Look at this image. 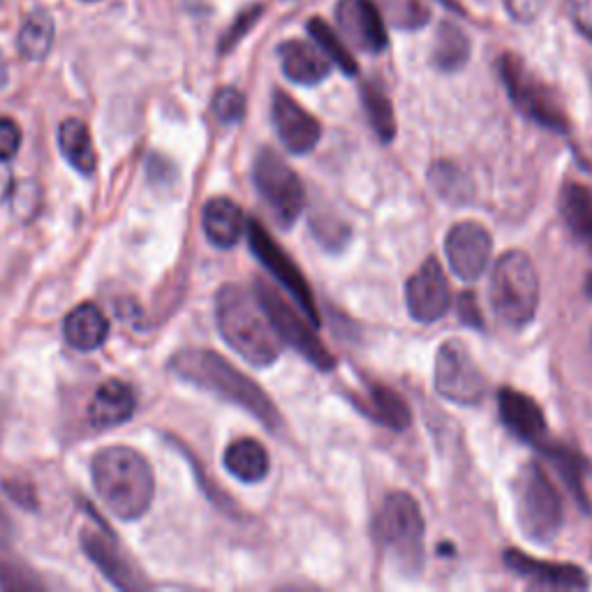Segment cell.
<instances>
[{
	"label": "cell",
	"instance_id": "cell-36",
	"mask_svg": "<svg viewBox=\"0 0 592 592\" xmlns=\"http://www.w3.org/2000/svg\"><path fill=\"white\" fill-rule=\"evenodd\" d=\"M21 130L12 119H0V163H8L19 153Z\"/></svg>",
	"mask_w": 592,
	"mask_h": 592
},
{
	"label": "cell",
	"instance_id": "cell-10",
	"mask_svg": "<svg viewBox=\"0 0 592 592\" xmlns=\"http://www.w3.org/2000/svg\"><path fill=\"white\" fill-rule=\"evenodd\" d=\"M432 382H436V392L442 398L468 407L482 403L489 390L480 363L472 359L468 346L459 338H449L440 346Z\"/></svg>",
	"mask_w": 592,
	"mask_h": 592
},
{
	"label": "cell",
	"instance_id": "cell-13",
	"mask_svg": "<svg viewBox=\"0 0 592 592\" xmlns=\"http://www.w3.org/2000/svg\"><path fill=\"white\" fill-rule=\"evenodd\" d=\"M405 302L413 320L421 325L438 322L449 313L451 292L445 268L436 257H428L415 276L407 281Z\"/></svg>",
	"mask_w": 592,
	"mask_h": 592
},
{
	"label": "cell",
	"instance_id": "cell-30",
	"mask_svg": "<svg viewBox=\"0 0 592 592\" xmlns=\"http://www.w3.org/2000/svg\"><path fill=\"white\" fill-rule=\"evenodd\" d=\"M470 58V40L468 35L453 24H445L438 31L436 44H432V56L430 63L442 73H457L461 67H465Z\"/></svg>",
	"mask_w": 592,
	"mask_h": 592
},
{
	"label": "cell",
	"instance_id": "cell-14",
	"mask_svg": "<svg viewBox=\"0 0 592 592\" xmlns=\"http://www.w3.org/2000/svg\"><path fill=\"white\" fill-rule=\"evenodd\" d=\"M271 121L273 128H276L281 144L294 155L310 153L322 140L320 121H317L313 113L304 109L294 98L283 94V90L273 94Z\"/></svg>",
	"mask_w": 592,
	"mask_h": 592
},
{
	"label": "cell",
	"instance_id": "cell-25",
	"mask_svg": "<svg viewBox=\"0 0 592 592\" xmlns=\"http://www.w3.org/2000/svg\"><path fill=\"white\" fill-rule=\"evenodd\" d=\"M222 463L232 476H237L243 484H260L266 480V474L271 470L268 453L262 447V442L253 438H241L234 440L230 447L224 449Z\"/></svg>",
	"mask_w": 592,
	"mask_h": 592
},
{
	"label": "cell",
	"instance_id": "cell-20",
	"mask_svg": "<svg viewBox=\"0 0 592 592\" xmlns=\"http://www.w3.org/2000/svg\"><path fill=\"white\" fill-rule=\"evenodd\" d=\"M283 75L299 84V86H315L329 77L331 61L320 52V47H313L310 42L304 40H287L278 47Z\"/></svg>",
	"mask_w": 592,
	"mask_h": 592
},
{
	"label": "cell",
	"instance_id": "cell-8",
	"mask_svg": "<svg viewBox=\"0 0 592 592\" xmlns=\"http://www.w3.org/2000/svg\"><path fill=\"white\" fill-rule=\"evenodd\" d=\"M255 296L260 306L264 308L271 327L276 329L278 338L283 340V346L287 343L289 348H294L302 357H306L315 369L320 371H333L336 359L333 354L327 350V346L317 336V327L304 317L302 313H296L294 306H289L283 294L268 285L266 281H255Z\"/></svg>",
	"mask_w": 592,
	"mask_h": 592
},
{
	"label": "cell",
	"instance_id": "cell-5",
	"mask_svg": "<svg viewBox=\"0 0 592 592\" xmlns=\"http://www.w3.org/2000/svg\"><path fill=\"white\" fill-rule=\"evenodd\" d=\"M491 306L500 322L512 329L528 327L539 308V273L523 250H509L491 271Z\"/></svg>",
	"mask_w": 592,
	"mask_h": 592
},
{
	"label": "cell",
	"instance_id": "cell-31",
	"mask_svg": "<svg viewBox=\"0 0 592 592\" xmlns=\"http://www.w3.org/2000/svg\"><path fill=\"white\" fill-rule=\"evenodd\" d=\"M361 102L375 134L384 144H390L396 136V117L390 96L384 94L382 86H377V81H366L361 86Z\"/></svg>",
	"mask_w": 592,
	"mask_h": 592
},
{
	"label": "cell",
	"instance_id": "cell-37",
	"mask_svg": "<svg viewBox=\"0 0 592 592\" xmlns=\"http://www.w3.org/2000/svg\"><path fill=\"white\" fill-rule=\"evenodd\" d=\"M567 12L577 31L592 42V0H567Z\"/></svg>",
	"mask_w": 592,
	"mask_h": 592
},
{
	"label": "cell",
	"instance_id": "cell-24",
	"mask_svg": "<svg viewBox=\"0 0 592 592\" xmlns=\"http://www.w3.org/2000/svg\"><path fill=\"white\" fill-rule=\"evenodd\" d=\"M357 405L369 419L392 430H405L413 424L409 405L403 401V396H398L394 390L384 384H371L369 394L357 401Z\"/></svg>",
	"mask_w": 592,
	"mask_h": 592
},
{
	"label": "cell",
	"instance_id": "cell-33",
	"mask_svg": "<svg viewBox=\"0 0 592 592\" xmlns=\"http://www.w3.org/2000/svg\"><path fill=\"white\" fill-rule=\"evenodd\" d=\"M390 24L401 31H415L430 21V8L426 0H380Z\"/></svg>",
	"mask_w": 592,
	"mask_h": 592
},
{
	"label": "cell",
	"instance_id": "cell-45",
	"mask_svg": "<svg viewBox=\"0 0 592 592\" xmlns=\"http://www.w3.org/2000/svg\"><path fill=\"white\" fill-rule=\"evenodd\" d=\"M81 3H98V0H81Z\"/></svg>",
	"mask_w": 592,
	"mask_h": 592
},
{
	"label": "cell",
	"instance_id": "cell-43",
	"mask_svg": "<svg viewBox=\"0 0 592 592\" xmlns=\"http://www.w3.org/2000/svg\"><path fill=\"white\" fill-rule=\"evenodd\" d=\"M585 294L590 296V299H592V273H590V276H588V281H585Z\"/></svg>",
	"mask_w": 592,
	"mask_h": 592
},
{
	"label": "cell",
	"instance_id": "cell-23",
	"mask_svg": "<svg viewBox=\"0 0 592 592\" xmlns=\"http://www.w3.org/2000/svg\"><path fill=\"white\" fill-rule=\"evenodd\" d=\"M539 449L544 451V457L549 459V463L556 468V472L560 474V480L564 482L567 491L572 493V497L577 500V505L585 514H592V503H590V495L585 491L588 461L581 457L577 449L567 447V445L544 442V445H539Z\"/></svg>",
	"mask_w": 592,
	"mask_h": 592
},
{
	"label": "cell",
	"instance_id": "cell-34",
	"mask_svg": "<svg viewBox=\"0 0 592 592\" xmlns=\"http://www.w3.org/2000/svg\"><path fill=\"white\" fill-rule=\"evenodd\" d=\"M213 113L222 125H234L245 117V96L239 88L224 86L213 98Z\"/></svg>",
	"mask_w": 592,
	"mask_h": 592
},
{
	"label": "cell",
	"instance_id": "cell-44",
	"mask_svg": "<svg viewBox=\"0 0 592 592\" xmlns=\"http://www.w3.org/2000/svg\"><path fill=\"white\" fill-rule=\"evenodd\" d=\"M442 3H447L449 8H453V0H442Z\"/></svg>",
	"mask_w": 592,
	"mask_h": 592
},
{
	"label": "cell",
	"instance_id": "cell-39",
	"mask_svg": "<svg viewBox=\"0 0 592 592\" xmlns=\"http://www.w3.org/2000/svg\"><path fill=\"white\" fill-rule=\"evenodd\" d=\"M459 315H461L463 325H468V327H474V329L484 327V317H482L480 304H476L474 292H463L459 296Z\"/></svg>",
	"mask_w": 592,
	"mask_h": 592
},
{
	"label": "cell",
	"instance_id": "cell-41",
	"mask_svg": "<svg viewBox=\"0 0 592 592\" xmlns=\"http://www.w3.org/2000/svg\"><path fill=\"white\" fill-rule=\"evenodd\" d=\"M12 535H14L12 520H10V516L6 514V509L0 507V551L10 549V544H12Z\"/></svg>",
	"mask_w": 592,
	"mask_h": 592
},
{
	"label": "cell",
	"instance_id": "cell-4",
	"mask_svg": "<svg viewBox=\"0 0 592 592\" xmlns=\"http://www.w3.org/2000/svg\"><path fill=\"white\" fill-rule=\"evenodd\" d=\"M373 535L382 551L390 556L403 574H419L424 567V535L426 523L417 500L396 491L384 497L375 516Z\"/></svg>",
	"mask_w": 592,
	"mask_h": 592
},
{
	"label": "cell",
	"instance_id": "cell-9",
	"mask_svg": "<svg viewBox=\"0 0 592 592\" xmlns=\"http://www.w3.org/2000/svg\"><path fill=\"white\" fill-rule=\"evenodd\" d=\"M253 180L260 197L266 201V207L283 227H292L299 220L306 207L304 184L276 151L262 149L257 153L253 165Z\"/></svg>",
	"mask_w": 592,
	"mask_h": 592
},
{
	"label": "cell",
	"instance_id": "cell-40",
	"mask_svg": "<svg viewBox=\"0 0 592 592\" xmlns=\"http://www.w3.org/2000/svg\"><path fill=\"white\" fill-rule=\"evenodd\" d=\"M6 491L14 500V503H19L21 507H26V509H33L35 507V493H33L31 486L19 484V482H8L6 484Z\"/></svg>",
	"mask_w": 592,
	"mask_h": 592
},
{
	"label": "cell",
	"instance_id": "cell-38",
	"mask_svg": "<svg viewBox=\"0 0 592 592\" xmlns=\"http://www.w3.org/2000/svg\"><path fill=\"white\" fill-rule=\"evenodd\" d=\"M505 6L509 17L518 24H530L541 14L546 0H505Z\"/></svg>",
	"mask_w": 592,
	"mask_h": 592
},
{
	"label": "cell",
	"instance_id": "cell-15",
	"mask_svg": "<svg viewBox=\"0 0 592 592\" xmlns=\"http://www.w3.org/2000/svg\"><path fill=\"white\" fill-rule=\"evenodd\" d=\"M336 24L352 47L366 54H380L390 44L382 12L373 0H338Z\"/></svg>",
	"mask_w": 592,
	"mask_h": 592
},
{
	"label": "cell",
	"instance_id": "cell-1",
	"mask_svg": "<svg viewBox=\"0 0 592 592\" xmlns=\"http://www.w3.org/2000/svg\"><path fill=\"white\" fill-rule=\"evenodd\" d=\"M169 371L188 384L234 403L262 421L268 430H281L283 417L262 386L211 350H184L172 357Z\"/></svg>",
	"mask_w": 592,
	"mask_h": 592
},
{
	"label": "cell",
	"instance_id": "cell-32",
	"mask_svg": "<svg viewBox=\"0 0 592 592\" xmlns=\"http://www.w3.org/2000/svg\"><path fill=\"white\" fill-rule=\"evenodd\" d=\"M308 33H310V37L315 40L317 47H320V52H322L336 67H340V70H343L348 77H354V75L359 73L354 56L350 54V50L346 47L343 40H340V37L333 33V29L327 24V21L313 17V19L308 21Z\"/></svg>",
	"mask_w": 592,
	"mask_h": 592
},
{
	"label": "cell",
	"instance_id": "cell-18",
	"mask_svg": "<svg viewBox=\"0 0 592 592\" xmlns=\"http://www.w3.org/2000/svg\"><path fill=\"white\" fill-rule=\"evenodd\" d=\"M505 564L514 574L533 581V585L541 588H560V590H583L590 585L588 577L577 564L562 562H544L535 560L516 549L505 551Z\"/></svg>",
	"mask_w": 592,
	"mask_h": 592
},
{
	"label": "cell",
	"instance_id": "cell-17",
	"mask_svg": "<svg viewBox=\"0 0 592 592\" xmlns=\"http://www.w3.org/2000/svg\"><path fill=\"white\" fill-rule=\"evenodd\" d=\"M497 409L500 419L514 438L535 447L546 442V417L535 398L505 386L497 394Z\"/></svg>",
	"mask_w": 592,
	"mask_h": 592
},
{
	"label": "cell",
	"instance_id": "cell-12",
	"mask_svg": "<svg viewBox=\"0 0 592 592\" xmlns=\"http://www.w3.org/2000/svg\"><path fill=\"white\" fill-rule=\"evenodd\" d=\"M491 250L493 239L489 230L472 220L453 224L445 241L449 266L463 283H474L484 276L491 262Z\"/></svg>",
	"mask_w": 592,
	"mask_h": 592
},
{
	"label": "cell",
	"instance_id": "cell-35",
	"mask_svg": "<svg viewBox=\"0 0 592 592\" xmlns=\"http://www.w3.org/2000/svg\"><path fill=\"white\" fill-rule=\"evenodd\" d=\"M262 12H264L262 6H253V8L243 10V12L234 19V24L230 26V31H227L224 37L220 40V52L227 54L230 50H234L237 44H239L250 31H253V26L257 24L260 17H262Z\"/></svg>",
	"mask_w": 592,
	"mask_h": 592
},
{
	"label": "cell",
	"instance_id": "cell-19",
	"mask_svg": "<svg viewBox=\"0 0 592 592\" xmlns=\"http://www.w3.org/2000/svg\"><path fill=\"white\" fill-rule=\"evenodd\" d=\"M136 396L123 380H105L88 405V421L96 428H117L134 417Z\"/></svg>",
	"mask_w": 592,
	"mask_h": 592
},
{
	"label": "cell",
	"instance_id": "cell-42",
	"mask_svg": "<svg viewBox=\"0 0 592 592\" xmlns=\"http://www.w3.org/2000/svg\"><path fill=\"white\" fill-rule=\"evenodd\" d=\"M6 81H8V65H6L3 54H0V88L6 86Z\"/></svg>",
	"mask_w": 592,
	"mask_h": 592
},
{
	"label": "cell",
	"instance_id": "cell-7",
	"mask_svg": "<svg viewBox=\"0 0 592 592\" xmlns=\"http://www.w3.org/2000/svg\"><path fill=\"white\" fill-rule=\"evenodd\" d=\"M500 79H503L509 100L523 113V117L535 121L541 128L553 132H569V119L560 107L553 90L539 81L518 56L505 54L497 61Z\"/></svg>",
	"mask_w": 592,
	"mask_h": 592
},
{
	"label": "cell",
	"instance_id": "cell-3",
	"mask_svg": "<svg viewBox=\"0 0 592 592\" xmlns=\"http://www.w3.org/2000/svg\"><path fill=\"white\" fill-rule=\"evenodd\" d=\"M216 325L222 340L250 366L266 369L278 361L283 340L271 327L255 292L241 285H222L216 294Z\"/></svg>",
	"mask_w": 592,
	"mask_h": 592
},
{
	"label": "cell",
	"instance_id": "cell-16",
	"mask_svg": "<svg viewBox=\"0 0 592 592\" xmlns=\"http://www.w3.org/2000/svg\"><path fill=\"white\" fill-rule=\"evenodd\" d=\"M81 546L88 556V560L94 562L100 572L121 590H140L146 588V581L134 572L132 562L125 558L119 541L109 535V530L102 523H88L81 530Z\"/></svg>",
	"mask_w": 592,
	"mask_h": 592
},
{
	"label": "cell",
	"instance_id": "cell-11",
	"mask_svg": "<svg viewBox=\"0 0 592 592\" xmlns=\"http://www.w3.org/2000/svg\"><path fill=\"white\" fill-rule=\"evenodd\" d=\"M245 232H248L250 250H253L255 257L262 262V266L281 283V287L292 296L296 306L302 308V313L308 317V320L315 327H320V310H317V306H315L313 289L302 273V268L296 266V262L285 253V250L276 241H273V237L264 230L260 220L250 218L245 224Z\"/></svg>",
	"mask_w": 592,
	"mask_h": 592
},
{
	"label": "cell",
	"instance_id": "cell-2",
	"mask_svg": "<svg viewBox=\"0 0 592 592\" xmlns=\"http://www.w3.org/2000/svg\"><path fill=\"white\" fill-rule=\"evenodd\" d=\"M94 486L102 505L121 520H140L153 505L155 474L132 447L100 449L90 461Z\"/></svg>",
	"mask_w": 592,
	"mask_h": 592
},
{
	"label": "cell",
	"instance_id": "cell-21",
	"mask_svg": "<svg viewBox=\"0 0 592 592\" xmlns=\"http://www.w3.org/2000/svg\"><path fill=\"white\" fill-rule=\"evenodd\" d=\"M245 216L230 197H213L201 211V227L216 248H234L245 232Z\"/></svg>",
	"mask_w": 592,
	"mask_h": 592
},
{
	"label": "cell",
	"instance_id": "cell-26",
	"mask_svg": "<svg viewBox=\"0 0 592 592\" xmlns=\"http://www.w3.org/2000/svg\"><path fill=\"white\" fill-rule=\"evenodd\" d=\"M560 213L567 230L592 253V188L569 180L560 188Z\"/></svg>",
	"mask_w": 592,
	"mask_h": 592
},
{
	"label": "cell",
	"instance_id": "cell-27",
	"mask_svg": "<svg viewBox=\"0 0 592 592\" xmlns=\"http://www.w3.org/2000/svg\"><path fill=\"white\" fill-rule=\"evenodd\" d=\"M58 146L61 153L75 172L81 176H90L98 167V155L90 140L88 125L79 119H65L58 128Z\"/></svg>",
	"mask_w": 592,
	"mask_h": 592
},
{
	"label": "cell",
	"instance_id": "cell-22",
	"mask_svg": "<svg viewBox=\"0 0 592 592\" xmlns=\"http://www.w3.org/2000/svg\"><path fill=\"white\" fill-rule=\"evenodd\" d=\"M65 340L79 352H96L109 338V320L98 304H79L63 322Z\"/></svg>",
	"mask_w": 592,
	"mask_h": 592
},
{
	"label": "cell",
	"instance_id": "cell-29",
	"mask_svg": "<svg viewBox=\"0 0 592 592\" xmlns=\"http://www.w3.org/2000/svg\"><path fill=\"white\" fill-rule=\"evenodd\" d=\"M428 180H430V188L438 193V197L453 204V207H465L474 195V188H472L474 184L470 174L451 161L432 163L428 169Z\"/></svg>",
	"mask_w": 592,
	"mask_h": 592
},
{
	"label": "cell",
	"instance_id": "cell-6",
	"mask_svg": "<svg viewBox=\"0 0 592 592\" xmlns=\"http://www.w3.org/2000/svg\"><path fill=\"white\" fill-rule=\"evenodd\" d=\"M514 497L518 528L526 539L537 546L553 544L564 523L562 497L537 463L520 468L514 482Z\"/></svg>",
	"mask_w": 592,
	"mask_h": 592
},
{
	"label": "cell",
	"instance_id": "cell-28",
	"mask_svg": "<svg viewBox=\"0 0 592 592\" xmlns=\"http://www.w3.org/2000/svg\"><path fill=\"white\" fill-rule=\"evenodd\" d=\"M54 33H56L54 19L44 10H35L33 14L26 17V21L19 29L17 52L31 63L44 61L52 52Z\"/></svg>",
	"mask_w": 592,
	"mask_h": 592
}]
</instances>
